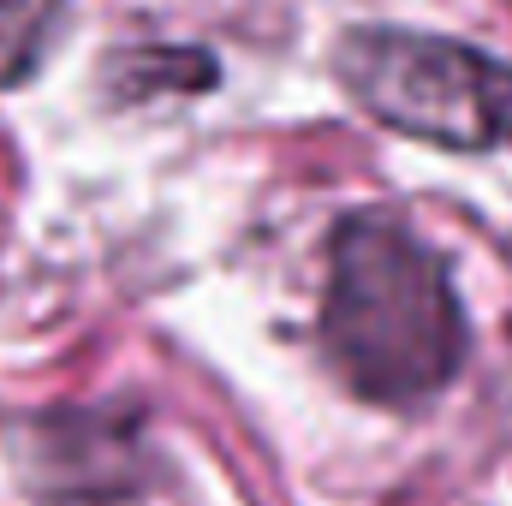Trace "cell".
Segmentation results:
<instances>
[{"label":"cell","instance_id":"obj_1","mask_svg":"<svg viewBox=\"0 0 512 506\" xmlns=\"http://www.w3.org/2000/svg\"><path fill=\"white\" fill-rule=\"evenodd\" d=\"M322 352L358 399L411 411L465 370L471 322L447 262L405 221L358 209L328 239Z\"/></svg>","mask_w":512,"mask_h":506},{"label":"cell","instance_id":"obj_2","mask_svg":"<svg viewBox=\"0 0 512 506\" xmlns=\"http://www.w3.org/2000/svg\"><path fill=\"white\" fill-rule=\"evenodd\" d=\"M334 72L352 102L399 137L459 155L512 149V60H495L459 36L358 24L340 36Z\"/></svg>","mask_w":512,"mask_h":506},{"label":"cell","instance_id":"obj_3","mask_svg":"<svg viewBox=\"0 0 512 506\" xmlns=\"http://www.w3.org/2000/svg\"><path fill=\"white\" fill-rule=\"evenodd\" d=\"M18 477L48 506H114L131 501L149 465L143 411L131 405H72L42 411L12 441Z\"/></svg>","mask_w":512,"mask_h":506},{"label":"cell","instance_id":"obj_4","mask_svg":"<svg viewBox=\"0 0 512 506\" xmlns=\"http://www.w3.org/2000/svg\"><path fill=\"white\" fill-rule=\"evenodd\" d=\"M66 0H0V90L24 84L54 42Z\"/></svg>","mask_w":512,"mask_h":506}]
</instances>
